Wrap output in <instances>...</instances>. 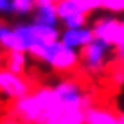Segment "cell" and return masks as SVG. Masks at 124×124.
Returning a JSON list of instances; mask_svg holds the SVG:
<instances>
[{"label":"cell","mask_w":124,"mask_h":124,"mask_svg":"<svg viewBox=\"0 0 124 124\" xmlns=\"http://www.w3.org/2000/svg\"><path fill=\"white\" fill-rule=\"evenodd\" d=\"M29 56L40 59L41 63L49 65L52 70L59 72V74H68V72L76 70V67H79V50L63 45L59 40L38 47Z\"/></svg>","instance_id":"7a4b0ae2"},{"label":"cell","mask_w":124,"mask_h":124,"mask_svg":"<svg viewBox=\"0 0 124 124\" xmlns=\"http://www.w3.org/2000/svg\"><path fill=\"white\" fill-rule=\"evenodd\" d=\"M0 50H2V49H0Z\"/></svg>","instance_id":"603a6c76"},{"label":"cell","mask_w":124,"mask_h":124,"mask_svg":"<svg viewBox=\"0 0 124 124\" xmlns=\"http://www.w3.org/2000/svg\"><path fill=\"white\" fill-rule=\"evenodd\" d=\"M74 2L78 4V7H79L83 13L92 15V13H95L97 9H101L102 0H74Z\"/></svg>","instance_id":"9a60e30c"},{"label":"cell","mask_w":124,"mask_h":124,"mask_svg":"<svg viewBox=\"0 0 124 124\" xmlns=\"http://www.w3.org/2000/svg\"><path fill=\"white\" fill-rule=\"evenodd\" d=\"M32 88L31 81L25 79L23 74H16V72L7 70L6 67L0 68V95L6 97L9 101L20 99L25 93H29Z\"/></svg>","instance_id":"277c9868"},{"label":"cell","mask_w":124,"mask_h":124,"mask_svg":"<svg viewBox=\"0 0 124 124\" xmlns=\"http://www.w3.org/2000/svg\"><path fill=\"white\" fill-rule=\"evenodd\" d=\"M32 16L36 23H45V25H58V13H56V4L47 2V0H36V6L32 9Z\"/></svg>","instance_id":"ba28073f"},{"label":"cell","mask_w":124,"mask_h":124,"mask_svg":"<svg viewBox=\"0 0 124 124\" xmlns=\"http://www.w3.org/2000/svg\"><path fill=\"white\" fill-rule=\"evenodd\" d=\"M47 2H54V4H56V2H59V0H47Z\"/></svg>","instance_id":"7402d4cb"},{"label":"cell","mask_w":124,"mask_h":124,"mask_svg":"<svg viewBox=\"0 0 124 124\" xmlns=\"http://www.w3.org/2000/svg\"><path fill=\"white\" fill-rule=\"evenodd\" d=\"M101 9H106L110 15H124V0H102Z\"/></svg>","instance_id":"5bb4252c"},{"label":"cell","mask_w":124,"mask_h":124,"mask_svg":"<svg viewBox=\"0 0 124 124\" xmlns=\"http://www.w3.org/2000/svg\"><path fill=\"white\" fill-rule=\"evenodd\" d=\"M67 106L59 101L54 86H38L23 97L13 101L11 113L20 124H52Z\"/></svg>","instance_id":"6da1fadb"},{"label":"cell","mask_w":124,"mask_h":124,"mask_svg":"<svg viewBox=\"0 0 124 124\" xmlns=\"http://www.w3.org/2000/svg\"><path fill=\"white\" fill-rule=\"evenodd\" d=\"M121 22H122V43H124V18L121 20Z\"/></svg>","instance_id":"44dd1931"},{"label":"cell","mask_w":124,"mask_h":124,"mask_svg":"<svg viewBox=\"0 0 124 124\" xmlns=\"http://www.w3.org/2000/svg\"><path fill=\"white\" fill-rule=\"evenodd\" d=\"M56 13H58V22L63 23L65 27H81L88 20V15L79 9L74 0L56 2Z\"/></svg>","instance_id":"8992f818"},{"label":"cell","mask_w":124,"mask_h":124,"mask_svg":"<svg viewBox=\"0 0 124 124\" xmlns=\"http://www.w3.org/2000/svg\"><path fill=\"white\" fill-rule=\"evenodd\" d=\"M52 124H85V110L83 108L67 110V112L61 113Z\"/></svg>","instance_id":"7c38bea8"},{"label":"cell","mask_w":124,"mask_h":124,"mask_svg":"<svg viewBox=\"0 0 124 124\" xmlns=\"http://www.w3.org/2000/svg\"><path fill=\"white\" fill-rule=\"evenodd\" d=\"M110 81H113L115 85H124V65L117 63L115 67L110 68Z\"/></svg>","instance_id":"2e32d148"},{"label":"cell","mask_w":124,"mask_h":124,"mask_svg":"<svg viewBox=\"0 0 124 124\" xmlns=\"http://www.w3.org/2000/svg\"><path fill=\"white\" fill-rule=\"evenodd\" d=\"M92 40H93V32L86 25H81V27H65V31L59 32V41L63 45L74 49V50H81Z\"/></svg>","instance_id":"52a82bcc"},{"label":"cell","mask_w":124,"mask_h":124,"mask_svg":"<svg viewBox=\"0 0 124 124\" xmlns=\"http://www.w3.org/2000/svg\"><path fill=\"white\" fill-rule=\"evenodd\" d=\"M93 38L102 41V43L110 47H117L122 43V22L121 18L115 16H102V18L95 20L92 27Z\"/></svg>","instance_id":"5b68a950"},{"label":"cell","mask_w":124,"mask_h":124,"mask_svg":"<svg viewBox=\"0 0 124 124\" xmlns=\"http://www.w3.org/2000/svg\"><path fill=\"white\" fill-rule=\"evenodd\" d=\"M115 124H124V113H119V115H117V121H115Z\"/></svg>","instance_id":"ffe728a7"},{"label":"cell","mask_w":124,"mask_h":124,"mask_svg":"<svg viewBox=\"0 0 124 124\" xmlns=\"http://www.w3.org/2000/svg\"><path fill=\"white\" fill-rule=\"evenodd\" d=\"M115 59H117V63L124 65V43L115 47Z\"/></svg>","instance_id":"e0dca14e"},{"label":"cell","mask_w":124,"mask_h":124,"mask_svg":"<svg viewBox=\"0 0 124 124\" xmlns=\"http://www.w3.org/2000/svg\"><path fill=\"white\" fill-rule=\"evenodd\" d=\"M11 11V0H0V13H9Z\"/></svg>","instance_id":"ac0fdd59"},{"label":"cell","mask_w":124,"mask_h":124,"mask_svg":"<svg viewBox=\"0 0 124 124\" xmlns=\"http://www.w3.org/2000/svg\"><path fill=\"white\" fill-rule=\"evenodd\" d=\"M34 6H36V0H11V11L13 15L18 16H27L31 15Z\"/></svg>","instance_id":"4fadbf2b"},{"label":"cell","mask_w":124,"mask_h":124,"mask_svg":"<svg viewBox=\"0 0 124 124\" xmlns=\"http://www.w3.org/2000/svg\"><path fill=\"white\" fill-rule=\"evenodd\" d=\"M117 113H113L106 106L92 104L85 110V124H115Z\"/></svg>","instance_id":"9c48e42d"},{"label":"cell","mask_w":124,"mask_h":124,"mask_svg":"<svg viewBox=\"0 0 124 124\" xmlns=\"http://www.w3.org/2000/svg\"><path fill=\"white\" fill-rule=\"evenodd\" d=\"M0 49L6 50V52H11V50H23L22 40H20L18 32L15 31V27H9L7 23L0 22Z\"/></svg>","instance_id":"30bf717a"},{"label":"cell","mask_w":124,"mask_h":124,"mask_svg":"<svg viewBox=\"0 0 124 124\" xmlns=\"http://www.w3.org/2000/svg\"><path fill=\"white\" fill-rule=\"evenodd\" d=\"M0 124H20L16 119H6V121H0Z\"/></svg>","instance_id":"d6986e66"},{"label":"cell","mask_w":124,"mask_h":124,"mask_svg":"<svg viewBox=\"0 0 124 124\" xmlns=\"http://www.w3.org/2000/svg\"><path fill=\"white\" fill-rule=\"evenodd\" d=\"M27 65H29L27 52H22V50H11L4 59V67L11 72H16V74H25Z\"/></svg>","instance_id":"8fae6325"},{"label":"cell","mask_w":124,"mask_h":124,"mask_svg":"<svg viewBox=\"0 0 124 124\" xmlns=\"http://www.w3.org/2000/svg\"><path fill=\"white\" fill-rule=\"evenodd\" d=\"M110 49L112 47L102 43L93 38L81 49L79 54V65L88 74H101L110 67Z\"/></svg>","instance_id":"3957f363"}]
</instances>
